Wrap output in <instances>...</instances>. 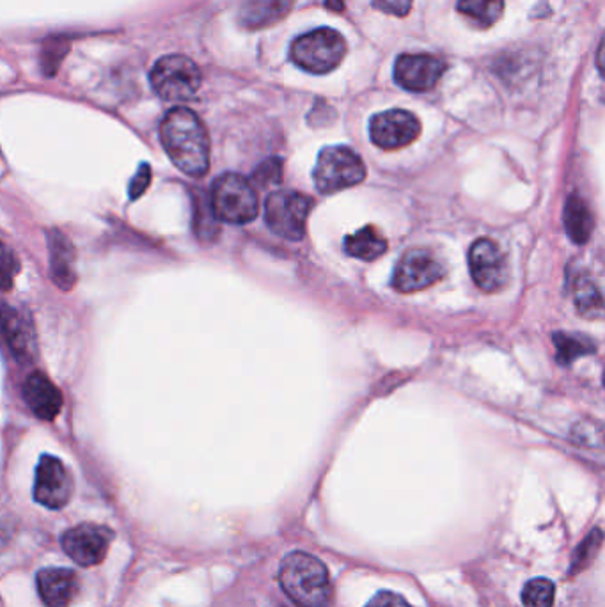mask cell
I'll return each mask as SVG.
<instances>
[{"mask_svg":"<svg viewBox=\"0 0 605 607\" xmlns=\"http://www.w3.org/2000/svg\"><path fill=\"white\" fill-rule=\"evenodd\" d=\"M162 146L185 175L201 178L210 169V137L196 112L175 107L161 124Z\"/></svg>","mask_w":605,"mask_h":607,"instance_id":"cell-1","label":"cell"},{"mask_svg":"<svg viewBox=\"0 0 605 607\" xmlns=\"http://www.w3.org/2000/svg\"><path fill=\"white\" fill-rule=\"evenodd\" d=\"M279 585L298 607H330L332 583L329 571L308 552H289L280 562Z\"/></svg>","mask_w":605,"mask_h":607,"instance_id":"cell-2","label":"cell"},{"mask_svg":"<svg viewBox=\"0 0 605 607\" xmlns=\"http://www.w3.org/2000/svg\"><path fill=\"white\" fill-rule=\"evenodd\" d=\"M211 212L228 224H248L256 219L260 201L248 178L228 173L213 181L211 187Z\"/></svg>","mask_w":605,"mask_h":607,"instance_id":"cell-3","label":"cell"},{"mask_svg":"<svg viewBox=\"0 0 605 607\" xmlns=\"http://www.w3.org/2000/svg\"><path fill=\"white\" fill-rule=\"evenodd\" d=\"M289 54L298 68L309 74H329L343 60L346 43L334 29L321 27L297 37Z\"/></svg>","mask_w":605,"mask_h":607,"instance_id":"cell-4","label":"cell"},{"mask_svg":"<svg viewBox=\"0 0 605 607\" xmlns=\"http://www.w3.org/2000/svg\"><path fill=\"white\" fill-rule=\"evenodd\" d=\"M312 178L321 194H336L361 184L366 178V166L352 147L329 146L318 155Z\"/></svg>","mask_w":605,"mask_h":607,"instance_id":"cell-5","label":"cell"},{"mask_svg":"<svg viewBox=\"0 0 605 607\" xmlns=\"http://www.w3.org/2000/svg\"><path fill=\"white\" fill-rule=\"evenodd\" d=\"M312 199L297 190H274L266 198V224L275 235L298 242L306 235V224L311 213Z\"/></svg>","mask_w":605,"mask_h":607,"instance_id":"cell-6","label":"cell"},{"mask_svg":"<svg viewBox=\"0 0 605 607\" xmlns=\"http://www.w3.org/2000/svg\"><path fill=\"white\" fill-rule=\"evenodd\" d=\"M150 82L164 100H190L201 88V71L188 57L165 56L153 66Z\"/></svg>","mask_w":605,"mask_h":607,"instance_id":"cell-7","label":"cell"},{"mask_svg":"<svg viewBox=\"0 0 605 607\" xmlns=\"http://www.w3.org/2000/svg\"><path fill=\"white\" fill-rule=\"evenodd\" d=\"M446 267L428 249H410L396 263L393 286L399 294H413L436 285L444 277Z\"/></svg>","mask_w":605,"mask_h":607,"instance_id":"cell-8","label":"cell"},{"mask_svg":"<svg viewBox=\"0 0 605 607\" xmlns=\"http://www.w3.org/2000/svg\"><path fill=\"white\" fill-rule=\"evenodd\" d=\"M471 276L483 291L494 294L508 282V262L506 254L494 240L480 239L469 251Z\"/></svg>","mask_w":605,"mask_h":607,"instance_id":"cell-9","label":"cell"},{"mask_svg":"<svg viewBox=\"0 0 605 607\" xmlns=\"http://www.w3.org/2000/svg\"><path fill=\"white\" fill-rule=\"evenodd\" d=\"M72 494L74 478L66 465L55 456L43 455L37 464L34 499L51 510H61L63 506L68 505Z\"/></svg>","mask_w":605,"mask_h":607,"instance_id":"cell-10","label":"cell"},{"mask_svg":"<svg viewBox=\"0 0 605 607\" xmlns=\"http://www.w3.org/2000/svg\"><path fill=\"white\" fill-rule=\"evenodd\" d=\"M421 134V123L413 112L385 111L370 121V137L382 150H399L413 144Z\"/></svg>","mask_w":605,"mask_h":607,"instance_id":"cell-11","label":"cell"},{"mask_svg":"<svg viewBox=\"0 0 605 607\" xmlns=\"http://www.w3.org/2000/svg\"><path fill=\"white\" fill-rule=\"evenodd\" d=\"M112 537L106 526L80 525L66 531L63 549L77 565L95 566L106 560Z\"/></svg>","mask_w":605,"mask_h":607,"instance_id":"cell-12","label":"cell"},{"mask_svg":"<svg viewBox=\"0 0 605 607\" xmlns=\"http://www.w3.org/2000/svg\"><path fill=\"white\" fill-rule=\"evenodd\" d=\"M446 63L431 54H404L396 59L395 80L407 91L422 92L436 88L444 75Z\"/></svg>","mask_w":605,"mask_h":607,"instance_id":"cell-13","label":"cell"},{"mask_svg":"<svg viewBox=\"0 0 605 607\" xmlns=\"http://www.w3.org/2000/svg\"><path fill=\"white\" fill-rule=\"evenodd\" d=\"M0 332L6 343L20 360L31 361L37 354V338L34 323L20 309L0 308Z\"/></svg>","mask_w":605,"mask_h":607,"instance_id":"cell-14","label":"cell"},{"mask_svg":"<svg viewBox=\"0 0 605 607\" xmlns=\"http://www.w3.org/2000/svg\"><path fill=\"white\" fill-rule=\"evenodd\" d=\"M23 400L36 418L54 421L63 410V395L43 373L34 372L23 383Z\"/></svg>","mask_w":605,"mask_h":607,"instance_id":"cell-15","label":"cell"},{"mask_svg":"<svg viewBox=\"0 0 605 607\" xmlns=\"http://www.w3.org/2000/svg\"><path fill=\"white\" fill-rule=\"evenodd\" d=\"M36 585L46 607H69L78 592V577L69 569H45L37 574Z\"/></svg>","mask_w":605,"mask_h":607,"instance_id":"cell-16","label":"cell"},{"mask_svg":"<svg viewBox=\"0 0 605 607\" xmlns=\"http://www.w3.org/2000/svg\"><path fill=\"white\" fill-rule=\"evenodd\" d=\"M48 245H51L52 279L63 290H69L77 283L74 245L69 244V240L59 231L52 233Z\"/></svg>","mask_w":605,"mask_h":607,"instance_id":"cell-17","label":"cell"},{"mask_svg":"<svg viewBox=\"0 0 605 607\" xmlns=\"http://www.w3.org/2000/svg\"><path fill=\"white\" fill-rule=\"evenodd\" d=\"M344 249L352 258L373 262L387 251V240L375 225H364L358 233L344 239Z\"/></svg>","mask_w":605,"mask_h":607,"instance_id":"cell-18","label":"cell"},{"mask_svg":"<svg viewBox=\"0 0 605 607\" xmlns=\"http://www.w3.org/2000/svg\"><path fill=\"white\" fill-rule=\"evenodd\" d=\"M564 228L575 244H584L592 235L593 217L579 194H572L564 207Z\"/></svg>","mask_w":605,"mask_h":607,"instance_id":"cell-19","label":"cell"},{"mask_svg":"<svg viewBox=\"0 0 605 607\" xmlns=\"http://www.w3.org/2000/svg\"><path fill=\"white\" fill-rule=\"evenodd\" d=\"M292 0H248L242 8V22L251 29L277 22L288 13Z\"/></svg>","mask_w":605,"mask_h":607,"instance_id":"cell-20","label":"cell"},{"mask_svg":"<svg viewBox=\"0 0 605 607\" xmlns=\"http://www.w3.org/2000/svg\"><path fill=\"white\" fill-rule=\"evenodd\" d=\"M459 11L480 27H491L503 16L505 0H460Z\"/></svg>","mask_w":605,"mask_h":607,"instance_id":"cell-21","label":"cell"},{"mask_svg":"<svg viewBox=\"0 0 605 607\" xmlns=\"http://www.w3.org/2000/svg\"><path fill=\"white\" fill-rule=\"evenodd\" d=\"M556 349H558V360L560 363L569 364L578 360L581 355L593 352V343L586 338L575 336V334H556Z\"/></svg>","mask_w":605,"mask_h":607,"instance_id":"cell-22","label":"cell"},{"mask_svg":"<svg viewBox=\"0 0 605 607\" xmlns=\"http://www.w3.org/2000/svg\"><path fill=\"white\" fill-rule=\"evenodd\" d=\"M554 597V585H552V581L546 580V577L529 581L528 585L524 586V607H552Z\"/></svg>","mask_w":605,"mask_h":607,"instance_id":"cell-23","label":"cell"},{"mask_svg":"<svg viewBox=\"0 0 605 607\" xmlns=\"http://www.w3.org/2000/svg\"><path fill=\"white\" fill-rule=\"evenodd\" d=\"M575 306L579 313L586 317H601L602 314V297L601 291L596 290V286L587 279H579L575 283Z\"/></svg>","mask_w":605,"mask_h":607,"instance_id":"cell-24","label":"cell"},{"mask_svg":"<svg viewBox=\"0 0 605 607\" xmlns=\"http://www.w3.org/2000/svg\"><path fill=\"white\" fill-rule=\"evenodd\" d=\"M602 533L601 529H595L593 533L587 534L586 540L581 543V548L573 554L572 574L581 572L593 562L596 552L601 551Z\"/></svg>","mask_w":605,"mask_h":607,"instance_id":"cell-25","label":"cell"},{"mask_svg":"<svg viewBox=\"0 0 605 607\" xmlns=\"http://www.w3.org/2000/svg\"><path fill=\"white\" fill-rule=\"evenodd\" d=\"M19 272L20 262L16 254L4 242H0V290H11Z\"/></svg>","mask_w":605,"mask_h":607,"instance_id":"cell-26","label":"cell"},{"mask_svg":"<svg viewBox=\"0 0 605 607\" xmlns=\"http://www.w3.org/2000/svg\"><path fill=\"white\" fill-rule=\"evenodd\" d=\"M280 180H283V162L279 158L263 162L262 166L257 167L256 173H254V181L262 185V187L280 184Z\"/></svg>","mask_w":605,"mask_h":607,"instance_id":"cell-27","label":"cell"},{"mask_svg":"<svg viewBox=\"0 0 605 607\" xmlns=\"http://www.w3.org/2000/svg\"><path fill=\"white\" fill-rule=\"evenodd\" d=\"M373 8L382 13L407 16L408 11L413 10V0H373Z\"/></svg>","mask_w":605,"mask_h":607,"instance_id":"cell-28","label":"cell"},{"mask_svg":"<svg viewBox=\"0 0 605 607\" xmlns=\"http://www.w3.org/2000/svg\"><path fill=\"white\" fill-rule=\"evenodd\" d=\"M366 607H413L402 595L393 592H381L366 604Z\"/></svg>","mask_w":605,"mask_h":607,"instance_id":"cell-29","label":"cell"},{"mask_svg":"<svg viewBox=\"0 0 605 607\" xmlns=\"http://www.w3.org/2000/svg\"><path fill=\"white\" fill-rule=\"evenodd\" d=\"M150 180H152V170H150V167L147 166H141L139 175L135 176V180H133V184L130 185V198L138 199L139 196L147 189Z\"/></svg>","mask_w":605,"mask_h":607,"instance_id":"cell-30","label":"cell"},{"mask_svg":"<svg viewBox=\"0 0 605 607\" xmlns=\"http://www.w3.org/2000/svg\"><path fill=\"white\" fill-rule=\"evenodd\" d=\"M344 2H346V0H326L327 8L332 11H338V13L344 10Z\"/></svg>","mask_w":605,"mask_h":607,"instance_id":"cell-31","label":"cell"}]
</instances>
